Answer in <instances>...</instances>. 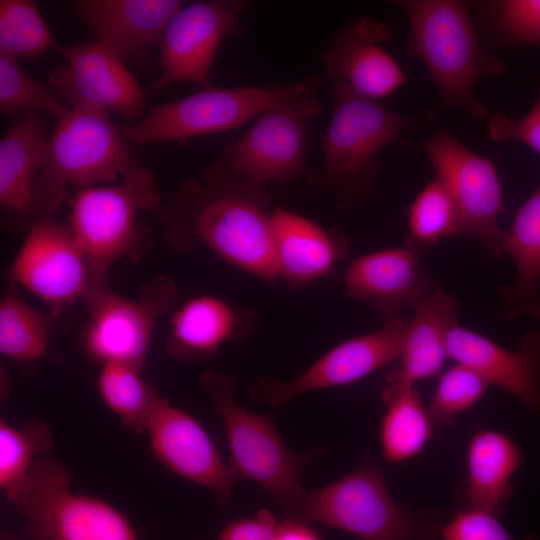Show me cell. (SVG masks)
<instances>
[{
    "label": "cell",
    "instance_id": "24",
    "mask_svg": "<svg viewBox=\"0 0 540 540\" xmlns=\"http://www.w3.org/2000/svg\"><path fill=\"white\" fill-rule=\"evenodd\" d=\"M409 320L402 351L401 364L386 377L414 384L438 376L447 355L450 330L458 324L455 298L438 286L414 307Z\"/></svg>",
    "mask_w": 540,
    "mask_h": 540
},
{
    "label": "cell",
    "instance_id": "9",
    "mask_svg": "<svg viewBox=\"0 0 540 540\" xmlns=\"http://www.w3.org/2000/svg\"><path fill=\"white\" fill-rule=\"evenodd\" d=\"M16 507L35 540H137L135 528L120 510L74 492L69 471L56 459L37 461Z\"/></svg>",
    "mask_w": 540,
    "mask_h": 540
},
{
    "label": "cell",
    "instance_id": "25",
    "mask_svg": "<svg viewBox=\"0 0 540 540\" xmlns=\"http://www.w3.org/2000/svg\"><path fill=\"white\" fill-rule=\"evenodd\" d=\"M44 114L16 119L0 140V205L23 217L34 216V186L44 162L47 141Z\"/></svg>",
    "mask_w": 540,
    "mask_h": 540
},
{
    "label": "cell",
    "instance_id": "39",
    "mask_svg": "<svg viewBox=\"0 0 540 540\" xmlns=\"http://www.w3.org/2000/svg\"><path fill=\"white\" fill-rule=\"evenodd\" d=\"M278 521L268 510L228 522L216 540H276Z\"/></svg>",
    "mask_w": 540,
    "mask_h": 540
},
{
    "label": "cell",
    "instance_id": "6",
    "mask_svg": "<svg viewBox=\"0 0 540 540\" xmlns=\"http://www.w3.org/2000/svg\"><path fill=\"white\" fill-rule=\"evenodd\" d=\"M299 519L317 521L360 540H439L438 511L408 512L388 491L382 471L364 461L334 482L304 492Z\"/></svg>",
    "mask_w": 540,
    "mask_h": 540
},
{
    "label": "cell",
    "instance_id": "10",
    "mask_svg": "<svg viewBox=\"0 0 540 540\" xmlns=\"http://www.w3.org/2000/svg\"><path fill=\"white\" fill-rule=\"evenodd\" d=\"M177 301L176 285L167 276L149 280L132 299L108 283L94 286L83 299L88 310L85 352L101 365L121 362L142 369L158 318L173 312Z\"/></svg>",
    "mask_w": 540,
    "mask_h": 540
},
{
    "label": "cell",
    "instance_id": "11",
    "mask_svg": "<svg viewBox=\"0 0 540 540\" xmlns=\"http://www.w3.org/2000/svg\"><path fill=\"white\" fill-rule=\"evenodd\" d=\"M318 89L308 90L265 109L253 126L225 147L223 158L254 184H284L306 172V138L322 105Z\"/></svg>",
    "mask_w": 540,
    "mask_h": 540
},
{
    "label": "cell",
    "instance_id": "26",
    "mask_svg": "<svg viewBox=\"0 0 540 540\" xmlns=\"http://www.w3.org/2000/svg\"><path fill=\"white\" fill-rule=\"evenodd\" d=\"M522 461L521 448L507 435L477 430L467 448L464 508L497 516L512 494L511 480Z\"/></svg>",
    "mask_w": 540,
    "mask_h": 540
},
{
    "label": "cell",
    "instance_id": "7",
    "mask_svg": "<svg viewBox=\"0 0 540 540\" xmlns=\"http://www.w3.org/2000/svg\"><path fill=\"white\" fill-rule=\"evenodd\" d=\"M161 196L153 174L140 163L120 182L77 190L65 222L84 252L96 285L123 257L134 259L143 240L141 211L158 209Z\"/></svg>",
    "mask_w": 540,
    "mask_h": 540
},
{
    "label": "cell",
    "instance_id": "31",
    "mask_svg": "<svg viewBox=\"0 0 540 540\" xmlns=\"http://www.w3.org/2000/svg\"><path fill=\"white\" fill-rule=\"evenodd\" d=\"M406 246L422 256L445 238L462 232L457 206L445 185L429 181L416 195L407 212Z\"/></svg>",
    "mask_w": 540,
    "mask_h": 540
},
{
    "label": "cell",
    "instance_id": "20",
    "mask_svg": "<svg viewBox=\"0 0 540 540\" xmlns=\"http://www.w3.org/2000/svg\"><path fill=\"white\" fill-rule=\"evenodd\" d=\"M447 355L475 369L527 408L540 410V330L527 332L521 349L513 351L457 324L448 335Z\"/></svg>",
    "mask_w": 540,
    "mask_h": 540
},
{
    "label": "cell",
    "instance_id": "4",
    "mask_svg": "<svg viewBox=\"0 0 540 540\" xmlns=\"http://www.w3.org/2000/svg\"><path fill=\"white\" fill-rule=\"evenodd\" d=\"M138 164L123 130L108 113L70 107L48 136L34 186V216L52 215L68 188L118 183Z\"/></svg>",
    "mask_w": 540,
    "mask_h": 540
},
{
    "label": "cell",
    "instance_id": "14",
    "mask_svg": "<svg viewBox=\"0 0 540 540\" xmlns=\"http://www.w3.org/2000/svg\"><path fill=\"white\" fill-rule=\"evenodd\" d=\"M20 285L53 309L83 301L96 286L88 261L66 223L39 216L8 270Z\"/></svg>",
    "mask_w": 540,
    "mask_h": 540
},
{
    "label": "cell",
    "instance_id": "30",
    "mask_svg": "<svg viewBox=\"0 0 540 540\" xmlns=\"http://www.w3.org/2000/svg\"><path fill=\"white\" fill-rule=\"evenodd\" d=\"M96 384L102 401L121 423L134 433H145L160 396L142 377L141 369L107 362L101 365Z\"/></svg>",
    "mask_w": 540,
    "mask_h": 540
},
{
    "label": "cell",
    "instance_id": "22",
    "mask_svg": "<svg viewBox=\"0 0 540 540\" xmlns=\"http://www.w3.org/2000/svg\"><path fill=\"white\" fill-rule=\"evenodd\" d=\"M256 319L254 311L236 309L220 297L195 296L173 310L167 351L183 362L211 359L225 344L251 333Z\"/></svg>",
    "mask_w": 540,
    "mask_h": 540
},
{
    "label": "cell",
    "instance_id": "40",
    "mask_svg": "<svg viewBox=\"0 0 540 540\" xmlns=\"http://www.w3.org/2000/svg\"><path fill=\"white\" fill-rule=\"evenodd\" d=\"M309 522L293 517L279 520L276 540H323L319 531Z\"/></svg>",
    "mask_w": 540,
    "mask_h": 540
},
{
    "label": "cell",
    "instance_id": "21",
    "mask_svg": "<svg viewBox=\"0 0 540 540\" xmlns=\"http://www.w3.org/2000/svg\"><path fill=\"white\" fill-rule=\"evenodd\" d=\"M185 4L179 0H74L69 5L95 36L123 61L138 56L158 41L172 16Z\"/></svg>",
    "mask_w": 540,
    "mask_h": 540
},
{
    "label": "cell",
    "instance_id": "32",
    "mask_svg": "<svg viewBox=\"0 0 540 540\" xmlns=\"http://www.w3.org/2000/svg\"><path fill=\"white\" fill-rule=\"evenodd\" d=\"M49 345L48 318L11 286L0 300V352L17 361L42 358Z\"/></svg>",
    "mask_w": 540,
    "mask_h": 540
},
{
    "label": "cell",
    "instance_id": "34",
    "mask_svg": "<svg viewBox=\"0 0 540 540\" xmlns=\"http://www.w3.org/2000/svg\"><path fill=\"white\" fill-rule=\"evenodd\" d=\"M69 108L53 92L29 75L17 58L0 54V110L7 117L41 113L57 119Z\"/></svg>",
    "mask_w": 540,
    "mask_h": 540
},
{
    "label": "cell",
    "instance_id": "23",
    "mask_svg": "<svg viewBox=\"0 0 540 540\" xmlns=\"http://www.w3.org/2000/svg\"><path fill=\"white\" fill-rule=\"evenodd\" d=\"M272 233L278 277L292 285L329 275L348 253V241L339 230L285 209L274 210Z\"/></svg>",
    "mask_w": 540,
    "mask_h": 540
},
{
    "label": "cell",
    "instance_id": "12",
    "mask_svg": "<svg viewBox=\"0 0 540 540\" xmlns=\"http://www.w3.org/2000/svg\"><path fill=\"white\" fill-rule=\"evenodd\" d=\"M422 149L436 179L445 185L457 206L462 232L479 242L489 255L504 254V231L498 225L504 202L496 164L469 150L445 128H440Z\"/></svg>",
    "mask_w": 540,
    "mask_h": 540
},
{
    "label": "cell",
    "instance_id": "17",
    "mask_svg": "<svg viewBox=\"0 0 540 540\" xmlns=\"http://www.w3.org/2000/svg\"><path fill=\"white\" fill-rule=\"evenodd\" d=\"M145 433L154 457L168 470L207 488L222 506L238 480L201 424L184 409L159 397Z\"/></svg>",
    "mask_w": 540,
    "mask_h": 540
},
{
    "label": "cell",
    "instance_id": "19",
    "mask_svg": "<svg viewBox=\"0 0 540 540\" xmlns=\"http://www.w3.org/2000/svg\"><path fill=\"white\" fill-rule=\"evenodd\" d=\"M422 257L406 245L357 257L345 272L346 293L386 318L400 315L439 286L422 266Z\"/></svg>",
    "mask_w": 540,
    "mask_h": 540
},
{
    "label": "cell",
    "instance_id": "8",
    "mask_svg": "<svg viewBox=\"0 0 540 540\" xmlns=\"http://www.w3.org/2000/svg\"><path fill=\"white\" fill-rule=\"evenodd\" d=\"M320 85L318 76H306L290 84L275 86H208L155 107L137 122L124 127L123 132L127 140L136 146L227 132L273 104L319 89Z\"/></svg>",
    "mask_w": 540,
    "mask_h": 540
},
{
    "label": "cell",
    "instance_id": "3",
    "mask_svg": "<svg viewBox=\"0 0 540 540\" xmlns=\"http://www.w3.org/2000/svg\"><path fill=\"white\" fill-rule=\"evenodd\" d=\"M409 36L408 55L427 68L443 109L459 108L475 121L488 108L475 97L484 77H502L506 66L479 42L468 5L459 0H401Z\"/></svg>",
    "mask_w": 540,
    "mask_h": 540
},
{
    "label": "cell",
    "instance_id": "28",
    "mask_svg": "<svg viewBox=\"0 0 540 540\" xmlns=\"http://www.w3.org/2000/svg\"><path fill=\"white\" fill-rule=\"evenodd\" d=\"M386 405L380 423L382 455L389 463L417 456L433 436V421L414 384L386 377L381 391Z\"/></svg>",
    "mask_w": 540,
    "mask_h": 540
},
{
    "label": "cell",
    "instance_id": "15",
    "mask_svg": "<svg viewBox=\"0 0 540 540\" xmlns=\"http://www.w3.org/2000/svg\"><path fill=\"white\" fill-rule=\"evenodd\" d=\"M247 3L209 0L184 4L169 20L159 41L161 72L152 84L160 90L178 82L208 87L216 53L240 24Z\"/></svg>",
    "mask_w": 540,
    "mask_h": 540
},
{
    "label": "cell",
    "instance_id": "2",
    "mask_svg": "<svg viewBox=\"0 0 540 540\" xmlns=\"http://www.w3.org/2000/svg\"><path fill=\"white\" fill-rule=\"evenodd\" d=\"M331 93L333 111L320 143L324 164L310 182L333 194L341 207H358L373 194L379 152L407 129H428L436 111L396 112L340 82Z\"/></svg>",
    "mask_w": 540,
    "mask_h": 540
},
{
    "label": "cell",
    "instance_id": "16",
    "mask_svg": "<svg viewBox=\"0 0 540 540\" xmlns=\"http://www.w3.org/2000/svg\"><path fill=\"white\" fill-rule=\"evenodd\" d=\"M60 52L65 62L51 70L47 84L68 108L87 106L132 123L143 117L145 91L113 51L92 41Z\"/></svg>",
    "mask_w": 540,
    "mask_h": 540
},
{
    "label": "cell",
    "instance_id": "36",
    "mask_svg": "<svg viewBox=\"0 0 540 540\" xmlns=\"http://www.w3.org/2000/svg\"><path fill=\"white\" fill-rule=\"evenodd\" d=\"M487 4L500 45L540 47V0H498Z\"/></svg>",
    "mask_w": 540,
    "mask_h": 540
},
{
    "label": "cell",
    "instance_id": "13",
    "mask_svg": "<svg viewBox=\"0 0 540 540\" xmlns=\"http://www.w3.org/2000/svg\"><path fill=\"white\" fill-rule=\"evenodd\" d=\"M408 322L388 317L380 329L339 343L291 380L263 376L249 389V399L279 408L304 393L355 383L400 357Z\"/></svg>",
    "mask_w": 540,
    "mask_h": 540
},
{
    "label": "cell",
    "instance_id": "38",
    "mask_svg": "<svg viewBox=\"0 0 540 540\" xmlns=\"http://www.w3.org/2000/svg\"><path fill=\"white\" fill-rule=\"evenodd\" d=\"M487 131L495 142L520 141L540 154V93L535 104L520 119H512L504 113L491 116Z\"/></svg>",
    "mask_w": 540,
    "mask_h": 540
},
{
    "label": "cell",
    "instance_id": "29",
    "mask_svg": "<svg viewBox=\"0 0 540 540\" xmlns=\"http://www.w3.org/2000/svg\"><path fill=\"white\" fill-rule=\"evenodd\" d=\"M52 431L45 422L32 419L20 427L0 420V489L17 506L32 469L52 447Z\"/></svg>",
    "mask_w": 540,
    "mask_h": 540
},
{
    "label": "cell",
    "instance_id": "35",
    "mask_svg": "<svg viewBox=\"0 0 540 540\" xmlns=\"http://www.w3.org/2000/svg\"><path fill=\"white\" fill-rule=\"evenodd\" d=\"M490 386L478 371L456 363L440 375L427 407L433 423L452 425L458 415L482 399Z\"/></svg>",
    "mask_w": 540,
    "mask_h": 540
},
{
    "label": "cell",
    "instance_id": "27",
    "mask_svg": "<svg viewBox=\"0 0 540 540\" xmlns=\"http://www.w3.org/2000/svg\"><path fill=\"white\" fill-rule=\"evenodd\" d=\"M502 247L517 269V281L504 295L497 314L513 320L528 314L540 319V185L517 211Z\"/></svg>",
    "mask_w": 540,
    "mask_h": 540
},
{
    "label": "cell",
    "instance_id": "5",
    "mask_svg": "<svg viewBox=\"0 0 540 540\" xmlns=\"http://www.w3.org/2000/svg\"><path fill=\"white\" fill-rule=\"evenodd\" d=\"M200 385L223 422L231 454L229 466L237 479L256 482L289 517L298 518L306 490L301 473L323 458L326 451L318 447L294 452L270 416L249 410L235 400L234 376L207 371L200 377Z\"/></svg>",
    "mask_w": 540,
    "mask_h": 540
},
{
    "label": "cell",
    "instance_id": "37",
    "mask_svg": "<svg viewBox=\"0 0 540 540\" xmlns=\"http://www.w3.org/2000/svg\"><path fill=\"white\" fill-rule=\"evenodd\" d=\"M439 540H517L499 522L497 516L463 508L443 524ZM523 540H538L531 535Z\"/></svg>",
    "mask_w": 540,
    "mask_h": 540
},
{
    "label": "cell",
    "instance_id": "18",
    "mask_svg": "<svg viewBox=\"0 0 540 540\" xmlns=\"http://www.w3.org/2000/svg\"><path fill=\"white\" fill-rule=\"evenodd\" d=\"M391 38L382 22L358 17L342 26L320 55L327 74L360 96L379 100L399 89L407 76L381 46Z\"/></svg>",
    "mask_w": 540,
    "mask_h": 540
},
{
    "label": "cell",
    "instance_id": "1",
    "mask_svg": "<svg viewBox=\"0 0 540 540\" xmlns=\"http://www.w3.org/2000/svg\"><path fill=\"white\" fill-rule=\"evenodd\" d=\"M166 238L187 252L202 245L225 262L266 282L278 277L272 233V197L224 159L191 177L159 206Z\"/></svg>",
    "mask_w": 540,
    "mask_h": 540
},
{
    "label": "cell",
    "instance_id": "33",
    "mask_svg": "<svg viewBox=\"0 0 540 540\" xmlns=\"http://www.w3.org/2000/svg\"><path fill=\"white\" fill-rule=\"evenodd\" d=\"M56 46L34 1L0 0V54L37 57Z\"/></svg>",
    "mask_w": 540,
    "mask_h": 540
}]
</instances>
